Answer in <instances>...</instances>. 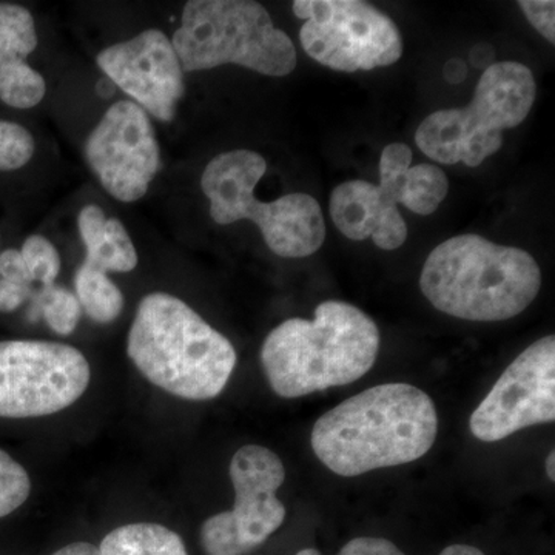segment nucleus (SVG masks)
I'll list each match as a JSON object with an SVG mask.
<instances>
[{
	"instance_id": "4",
	"label": "nucleus",
	"mask_w": 555,
	"mask_h": 555,
	"mask_svg": "<svg viewBox=\"0 0 555 555\" xmlns=\"http://www.w3.org/2000/svg\"><path fill=\"white\" fill-rule=\"evenodd\" d=\"M540 287L542 270L531 254L473 233L438 244L420 276V288L434 308L480 323L520 315Z\"/></svg>"
},
{
	"instance_id": "16",
	"label": "nucleus",
	"mask_w": 555,
	"mask_h": 555,
	"mask_svg": "<svg viewBox=\"0 0 555 555\" xmlns=\"http://www.w3.org/2000/svg\"><path fill=\"white\" fill-rule=\"evenodd\" d=\"M78 228L87 250L83 262L105 273H129L137 268V247L118 218H107L101 207L89 204L80 210Z\"/></svg>"
},
{
	"instance_id": "24",
	"label": "nucleus",
	"mask_w": 555,
	"mask_h": 555,
	"mask_svg": "<svg viewBox=\"0 0 555 555\" xmlns=\"http://www.w3.org/2000/svg\"><path fill=\"white\" fill-rule=\"evenodd\" d=\"M529 24L547 42H555V2L553 0H521L518 2Z\"/></svg>"
},
{
	"instance_id": "5",
	"label": "nucleus",
	"mask_w": 555,
	"mask_h": 555,
	"mask_svg": "<svg viewBox=\"0 0 555 555\" xmlns=\"http://www.w3.org/2000/svg\"><path fill=\"white\" fill-rule=\"evenodd\" d=\"M268 163L251 150L221 153L207 164L201 189L210 201V217L219 225L255 222L273 254L306 258L326 240V222L320 203L308 193H288L272 203L255 196Z\"/></svg>"
},
{
	"instance_id": "27",
	"label": "nucleus",
	"mask_w": 555,
	"mask_h": 555,
	"mask_svg": "<svg viewBox=\"0 0 555 555\" xmlns=\"http://www.w3.org/2000/svg\"><path fill=\"white\" fill-rule=\"evenodd\" d=\"M35 287L0 278V312L11 313L35 297Z\"/></svg>"
},
{
	"instance_id": "25",
	"label": "nucleus",
	"mask_w": 555,
	"mask_h": 555,
	"mask_svg": "<svg viewBox=\"0 0 555 555\" xmlns=\"http://www.w3.org/2000/svg\"><path fill=\"white\" fill-rule=\"evenodd\" d=\"M337 555H406L392 542L378 537H358L343 546Z\"/></svg>"
},
{
	"instance_id": "14",
	"label": "nucleus",
	"mask_w": 555,
	"mask_h": 555,
	"mask_svg": "<svg viewBox=\"0 0 555 555\" xmlns=\"http://www.w3.org/2000/svg\"><path fill=\"white\" fill-rule=\"evenodd\" d=\"M335 228L352 241L372 238L382 250H397L406 243L408 224L386 217L379 206L378 188L364 179L341 182L328 203Z\"/></svg>"
},
{
	"instance_id": "26",
	"label": "nucleus",
	"mask_w": 555,
	"mask_h": 555,
	"mask_svg": "<svg viewBox=\"0 0 555 555\" xmlns=\"http://www.w3.org/2000/svg\"><path fill=\"white\" fill-rule=\"evenodd\" d=\"M0 278L33 287L30 272H28L27 266H25L21 250L7 248V250L0 254Z\"/></svg>"
},
{
	"instance_id": "10",
	"label": "nucleus",
	"mask_w": 555,
	"mask_h": 555,
	"mask_svg": "<svg viewBox=\"0 0 555 555\" xmlns=\"http://www.w3.org/2000/svg\"><path fill=\"white\" fill-rule=\"evenodd\" d=\"M235 506L208 517L201 526L206 555H247L268 542L286 520V506L276 496L286 467L275 452L258 444L238 449L230 462Z\"/></svg>"
},
{
	"instance_id": "9",
	"label": "nucleus",
	"mask_w": 555,
	"mask_h": 555,
	"mask_svg": "<svg viewBox=\"0 0 555 555\" xmlns=\"http://www.w3.org/2000/svg\"><path fill=\"white\" fill-rule=\"evenodd\" d=\"M89 361L76 347L36 339L0 341V416L36 418L75 404L90 385Z\"/></svg>"
},
{
	"instance_id": "29",
	"label": "nucleus",
	"mask_w": 555,
	"mask_h": 555,
	"mask_svg": "<svg viewBox=\"0 0 555 555\" xmlns=\"http://www.w3.org/2000/svg\"><path fill=\"white\" fill-rule=\"evenodd\" d=\"M443 76L449 83L463 82V80L467 78L466 62L460 60V57H452V60H449L447 64H444Z\"/></svg>"
},
{
	"instance_id": "18",
	"label": "nucleus",
	"mask_w": 555,
	"mask_h": 555,
	"mask_svg": "<svg viewBox=\"0 0 555 555\" xmlns=\"http://www.w3.org/2000/svg\"><path fill=\"white\" fill-rule=\"evenodd\" d=\"M75 288L80 309L96 323H113L122 312V292L101 269L83 262L76 272Z\"/></svg>"
},
{
	"instance_id": "7",
	"label": "nucleus",
	"mask_w": 555,
	"mask_h": 555,
	"mask_svg": "<svg viewBox=\"0 0 555 555\" xmlns=\"http://www.w3.org/2000/svg\"><path fill=\"white\" fill-rule=\"evenodd\" d=\"M535 98L531 69L518 62H494L467 107L438 109L420 124L416 145L438 164L478 167L502 149L503 131L525 122Z\"/></svg>"
},
{
	"instance_id": "17",
	"label": "nucleus",
	"mask_w": 555,
	"mask_h": 555,
	"mask_svg": "<svg viewBox=\"0 0 555 555\" xmlns=\"http://www.w3.org/2000/svg\"><path fill=\"white\" fill-rule=\"evenodd\" d=\"M102 555H189L177 532L156 524H131L113 529L102 540Z\"/></svg>"
},
{
	"instance_id": "21",
	"label": "nucleus",
	"mask_w": 555,
	"mask_h": 555,
	"mask_svg": "<svg viewBox=\"0 0 555 555\" xmlns=\"http://www.w3.org/2000/svg\"><path fill=\"white\" fill-rule=\"evenodd\" d=\"M31 492V480L24 466L0 449V518L20 509Z\"/></svg>"
},
{
	"instance_id": "2",
	"label": "nucleus",
	"mask_w": 555,
	"mask_h": 555,
	"mask_svg": "<svg viewBox=\"0 0 555 555\" xmlns=\"http://www.w3.org/2000/svg\"><path fill=\"white\" fill-rule=\"evenodd\" d=\"M379 352L375 321L357 306L323 301L313 320L291 318L273 328L261 347V363L281 398L310 396L358 382Z\"/></svg>"
},
{
	"instance_id": "13",
	"label": "nucleus",
	"mask_w": 555,
	"mask_h": 555,
	"mask_svg": "<svg viewBox=\"0 0 555 555\" xmlns=\"http://www.w3.org/2000/svg\"><path fill=\"white\" fill-rule=\"evenodd\" d=\"M98 65L145 113L164 122L175 119L185 91L184 69L163 31L152 28L102 50Z\"/></svg>"
},
{
	"instance_id": "1",
	"label": "nucleus",
	"mask_w": 555,
	"mask_h": 555,
	"mask_svg": "<svg viewBox=\"0 0 555 555\" xmlns=\"http://www.w3.org/2000/svg\"><path fill=\"white\" fill-rule=\"evenodd\" d=\"M437 433L430 397L406 383H387L321 415L310 443L332 473L358 477L422 459L436 443Z\"/></svg>"
},
{
	"instance_id": "19",
	"label": "nucleus",
	"mask_w": 555,
	"mask_h": 555,
	"mask_svg": "<svg viewBox=\"0 0 555 555\" xmlns=\"http://www.w3.org/2000/svg\"><path fill=\"white\" fill-rule=\"evenodd\" d=\"M449 179L436 164H418L406 171L401 204L416 215H433L447 198Z\"/></svg>"
},
{
	"instance_id": "3",
	"label": "nucleus",
	"mask_w": 555,
	"mask_h": 555,
	"mask_svg": "<svg viewBox=\"0 0 555 555\" xmlns=\"http://www.w3.org/2000/svg\"><path fill=\"white\" fill-rule=\"evenodd\" d=\"M127 353L152 385L184 400L217 398L235 371V347L182 299L155 292L139 302Z\"/></svg>"
},
{
	"instance_id": "30",
	"label": "nucleus",
	"mask_w": 555,
	"mask_h": 555,
	"mask_svg": "<svg viewBox=\"0 0 555 555\" xmlns=\"http://www.w3.org/2000/svg\"><path fill=\"white\" fill-rule=\"evenodd\" d=\"M51 555H102L100 547L87 542L69 543Z\"/></svg>"
},
{
	"instance_id": "28",
	"label": "nucleus",
	"mask_w": 555,
	"mask_h": 555,
	"mask_svg": "<svg viewBox=\"0 0 555 555\" xmlns=\"http://www.w3.org/2000/svg\"><path fill=\"white\" fill-rule=\"evenodd\" d=\"M495 51L489 43H478L470 49L469 60L474 67L485 69L494 64Z\"/></svg>"
},
{
	"instance_id": "23",
	"label": "nucleus",
	"mask_w": 555,
	"mask_h": 555,
	"mask_svg": "<svg viewBox=\"0 0 555 555\" xmlns=\"http://www.w3.org/2000/svg\"><path fill=\"white\" fill-rule=\"evenodd\" d=\"M35 138L16 122L0 119V171L20 170L35 155Z\"/></svg>"
},
{
	"instance_id": "15",
	"label": "nucleus",
	"mask_w": 555,
	"mask_h": 555,
	"mask_svg": "<svg viewBox=\"0 0 555 555\" xmlns=\"http://www.w3.org/2000/svg\"><path fill=\"white\" fill-rule=\"evenodd\" d=\"M38 47V31L30 11L0 2V101L25 96L42 80L27 64Z\"/></svg>"
},
{
	"instance_id": "33",
	"label": "nucleus",
	"mask_w": 555,
	"mask_h": 555,
	"mask_svg": "<svg viewBox=\"0 0 555 555\" xmlns=\"http://www.w3.org/2000/svg\"><path fill=\"white\" fill-rule=\"evenodd\" d=\"M295 555H321L320 551L313 550V547H308V550L298 551Z\"/></svg>"
},
{
	"instance_id": "6",
	"label": "nucleus",
	"mask_w": 555,
	"mask_h": 555,
	"mask_svg": "<svg viewBox=\"0 0 555 555\" xmlns=\"http://www.w3.org/2000/svg\"><path fill=\"white\" fill-rule=\"evenodd\" d=\"M173 49L185 72L235 64L283 78L297 67V49L254 0H190Z\"/></svg>"
},
{
	"instance_id": "20",
	"label": "nucleus",
	"mask_w": 555,
	"mask_h": 555,
	"mask_svg": "<svg viewBox=\"0 0 555 555\" xmlns=\"http://www.w3.org/2000/svg\"><path fill=\"white\" fill-rule=\"evenodd\" d=\"M35 313H42L43 320L54 334L68 337L78 327L80 305L76 295L67 288L56 286L42 287L33 297Z\"/></svg>"
},
{
	"instance_id": "12",
	"label": "nucleus",
	"mask_w": 555,
	"mask_h": 555,
	"mask_svg": "<svg viewBox=\"0 0 555 555\" xmlns=\"http://www.w3.org/2000/svg\"><path fill=\"white\" fill-rule=\"evenodd\" d=\"M86 158L113 198H144L160 170L158 139L147 113L134 102H116L87 138Z\"/></svg>"
},
{
	"instance_id": "8",
	"label": "nucleus",
	"mask_w": 555,
	"mask_h": 555,
	"mask_svg": "<svg viewBox=\"0 0 555 555\" xmlns=\"http://www.w3.org/2000/svg\"><path fill=\"white\" fill-rule=\"evenodd\" d=\"M305 20L299 40L308 56L335 72L389 67L401 60L403 38L396 22L363 0H295Z\"/></svg>"
},
{
	"instance_id": "22",
	"label": "nucleus",
	"mask_w": 555,
	"mask_h": 555,
	"mask_svg": "<svg viewBox=\"0 0 555 555\" xmlns=\"http://www.w3.org/2000/svg\"><path fill=\"white\" fill-rule=\"evenodd\" d=\"M22 258L30 272L33 284L42 287L54 286L61 272V255L46 236L31 235L21 248Z\"/></svg>"
},
{
	"instance_id": "32",
	"label": "nucleus",
	"mask_w": 555,
	"mask_h": 555,
	"mask_svg": "<svg viewBox=\"0 0 555 555\" xmlns=\"http://www.w3.org/2000/svg\"><path fill=\"white\" fill-rule=\"evenodd\" d=\"M546 476L551 481H555V452L551 451V454L546 459Z\"/></svg>"
},
{
	"instance_id": "11",
	"label": "nucleus",
	"mask_w": 555,
	"mask_h": 555,
	"mask_svg": "<svg viewBox=\"0 0 555 555\" xmlns=\"http://www.w3.org/2000/svg\"><path fill=\"white\" fill-rule=\"evenodd\" d=\"M555 420V338L537 339L503 372L470 415V433L485 443Z\"/></svg>"
},
{
	"instance_id": "31",
	"label": "nucleus",
	"mask_w": 555,
	"mask_h": 555,
	"mask_svg": "<svg viewBox=\"0 0 555 555\" xmlns=\"http://www.w3.org/2000/svg\"><path fill=\"white\" fill-rule=\"evenodd\" d=\"M440 555H485L483 551L469 545H452L441 551Z\"/></svg>"
}]
</instances>
